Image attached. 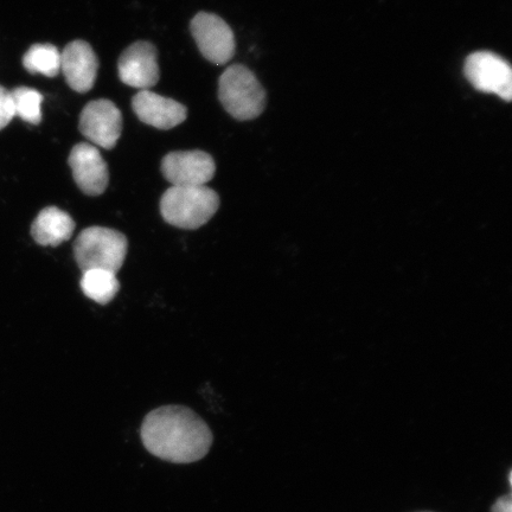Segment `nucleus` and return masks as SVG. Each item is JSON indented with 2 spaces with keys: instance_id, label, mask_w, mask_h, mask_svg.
I'll return each instance as SVG.
<instances>
[{
  "instance_id": "nucleus-19",
  "label": "nucleus",
  "mask_w": 512,
  "mask_h": 512,
  "mask_svg": "<svg viewBox=\"0 0 512 512\" xmlns=\"http://www.w3.org/2000/svg\"><path fill=\"white\" fill-rule=\"evenodd\" d=\"M419 512H433V511H419Z\"/></svg>"
},
{
  "instance_id": "nucleus-18",
  "label": "nucleus",
  "mask_w": 512,
  "mask_h": 512,
  "mask_svg": "<svg viewBox=\"0 0 512 512\" xmlns=\"http://www.w3.org/2000/svg\"><path fill=\"white\" fill-rule=\"evenodd\" d=\"M491 512H512L511 494L501 496L492 504Z\"/></svg>"
},
{
  "instance_id": "nucleus-15",
  "label": "nucleus",
  "mask_w": 512,
  "mask_h": 512,
  "mask_svg": "<svg viewBox=\"0 0 512 512\" xmlns=\"http://www.w3.org/2000/svg\"><path fill=\"white\" fill-rule=\"evenodd\" d=\"M23 64L31 74L54 78L61 70V53L53 44H35L24 55Z\"/></svg>"
},
{
  "instance_id": "nucleus-3",
  "label": "nucleus",
  "mask_w": 512,
  "mask_h": 512,
  "mask_svg": "<svg viewBox=\"0 0 512 512\" xmlns=\"http://www.w3.org/2000/svg\"><path fill=\"white\" fill-rule=\"evenodd\" d=\"M128 241L123 233L105 227H89L74 243V256L82 272L105 270L115 274L123 267Z\"/></svg>"
},
{
  "instance_id": "nucleus-14",
  "label": "nucleus",
  "mask_w": 512,
  "mask_h": 512,
  "mask_svg": "<svg viewBox=\"0 0 512 512\" xmlns=\"http://www.w3.org/2000/svg\"><path fill=\"white\" fill-rule=\"evenodd\" d=\"M80 286L86 297L100 305L110 304L120 290L117 274L105 270L83 272Z\"/></svg>"
},
{
  "instance_id": "nucleus-13",
  "label": "nucleus",
  "mask_w": 512,
  "mask_h": 512,
  "mask_svg": "<svg viewBox=\"0 0 512 512\" xmlns=\"http://www.w3.org/2000/svg\"><path fill=\"white\" fill-rule=\"evenodd\" d=\"M73 217L57 207L43 209L31 226L32 238L43 247H57L72 238Z\"/></svg>"
},
{
  "instance_id": "nucleus-17",
  "label": "nucleus",
  "mask_w": 512,
  "mask_h": 512,
  "mask_svg": "<svg viewBox=\"0 0 512 512\" xmlns=\"http://www.w3.org/2000/svg\"><path fill=\"white\" fill-rule=\"evenodd\" d=\"M15 117V108L11 93L0 86V130L8 126L10 121Z\"/></svg>"
},
{
  "instance_id": "nucleus-4",
  "label": "nucleus",
  "mask_w": 512,
  "mask_h": 512,
  "mask_svg": "<svg viewBox=\"0 0 512 512\" xmlns=\"http://www.w3.org/2000/svg\"><path fill=\"white\" fill-rule=\"evenodd\" d=\"M219 98L224 110L241 121L258 118L266 106L264 87L242 64L224 70L219 82Z\"/></svg>"
},
{
  "instance_id": "nucleus-11",
  "label": "nucleus",
  "mask_w": 512,
  "mask_h": 512,
  "mask_svg": "<svg viewBox=\"0 0 512 512\" xmlns=\"http://www.w3.org/2000/svg\"><path fill=\"white\" fill-rule=\"evenodd\" d=\"M99 61L94 50L85 41H74L61 54V70L70 88L87 93L94 87Z\"/></svg>"
},
{
  "instance_id": "nucleus-8",
  "label": "nucleus",
  "mask_w": 512,
  "mask_h": 512,
  "mask_svg": "<svg viewBox=\"0 0 512 512\" xmlns=\"http://www.w3.org/2000/svg\"><path fill=\"white\" fill-rule=\"evenodd\" d=\"M213 157L200 150L171 152L162 162V172L171 187H201L214 178Z\"/></svg>"
},
{
  "instance_id": "nucleus-16",
  "label": "nucleus",
  "mask_w": 512,
  "mask_h": 512,
  "mask_svg": "<svg viewBox=\"0 0 512 512\" xmlns=\"http://www.w3.org/2000/svg\"><path fill=\"white\" fill-rule=\"evenodd\" d=\"M10 93L12 102H14L15 115L29 124H40L42 120V94L29 87H19Z\"/></svg>"
},
{
  "instance_id": "nucleus-1",
  "label": "nucleus",
  "mask_w": 512,
  "mask_h": 512,
  "mask_svg": "<svg viewBox=\"0 0 512 512\" xmlns=\"http://www.w3.org/2000/svg\"><path fill=\"white\" fill-rule=\"evenodd\" d=\"M142 440L153 456L166 462L189 464L207 456L213 433L190 408L164 406L146 415Z\"/></svg>"
},
{
  "instance_id": "nucleus-2",
  "label": "nucleus",
  "mask_w": 512,
  "mask_h": 512,
  "mask_svg": "<svg viewBox=\"0 0 512 512\" xmlns=\"http://www.w3.org/2000/svg\"><path fill=\"white\" fill-rule=\"evenodd\" d=\"M220 208V197L207 185L171 187L160 200V214L171 226L195 230L207 224Z\"/></svg>"
},
{
  "instance_id": "nucleus-10",
  "label": "nucleus",
  "mask_w": 512,
  "mask_h": 512,
  "mask_svg": "<svg viewBox=\"0 0 512 512\" xmlns=\"http://www.w3.org/2000/svg\"><path fill=\"white\" fill-rule=\"evenodd\" d=\"M76 184L83 194L100 196L107 189L110 174L101 153L92 144L81 143L73 147L69 156Z\"/></svg>"
},
{
  "instance_id": "nucleus-7",
  "label": "nucleus",
  "mask_w": 512,
  "mask_h": 512,
  "mask_svg": "<svg viewBox=\"0 0 512 512\" xmlns=\"http://www.w3.org/2000/svg\"><path fill=\"white\" fill-rule=\"evenodd\" d=\"M79 127L89 142L111 150L123 132V115L110 100L91 101L83 108Z\"/></svg>"
},
{
  "instance_id": "nucleus-5",
  "label": "nucleus",
  "mask_w": 512,
  "mask_h": 512,
  "mask_svg": "<svg viewBox=\"0 0 512 512\" xmlns=\"http://www.w3.org/2000/svg\"><path fill=\"white\" fill-rule=\"evenodd\" d=\"M464 72L466 79L478 91L511 101L512 70L503 57L490 51H477L467 57Z\"/></svg>"
},
{
  "instance_id": "nucleus-6",
  "label": "nucleus",
  "mask_w": 512,
  "mask_h": 512,
  "mask_svg": "<svg viewBox=\"0 0 512 512\" xmlns=\"http://www.w3.org/2000/svg\"><path fill=\"white\" fill-rule=\"evenodd\" d=\"M191 32L198 49L211 63L222 66L233 59L234 32L221 17L201 12L192 19Z\"/></svg>"
},
{
  "instance_id": "nucleus-12",
  "label": "nucleus",
  "mask_w": 512,
  "mask_h": 512,
  "mask_svg": "<svg viewBox=\"0 0 512 512\" xmlns=\"http://www.w3.org/2000/svg\"><path fill=\"white\" fill-rule=\"evenodd\" d=\"M140 121L159 130H171L188 117L187 107L152 91H140L132 100Z\"/></svg>"
},
{
  "instance_id": "nucleus-9",
  "label": "nucleus",
  "mask_w": 512,
  "mask_h": 512,
  "mask_svg": "<svg viewBox=\"0 0 512 512\" xmlns=\"http://www.w3.org/2000/svg\"><path fill=\"white\" fill-rule=\"evenodd\" d=\"M118 72L125 85L140 91H151L160 75L157 49L149 42L133 43L121 54Z\"/></svg>"
}]
</instances>
